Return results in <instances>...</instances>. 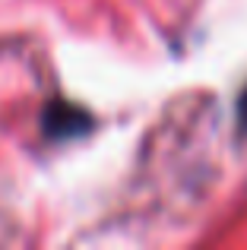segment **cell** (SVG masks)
Returning <instances> with one entry per match:
<instances>
[{
	"label": "cell",
	"mask_w": 247,
	"mask_h": 250,
	"mask_svg": "<svg viewBox=\"0 0 247 250\" xmlns=\"http://www.w3.org/2000/svg\"><path fill=\"white\" fill-rule=\"evenodd\" d=\"M238 117H241V127L247 130V92L241 95V104H238Z\"/></svg>",
	"instance_id": "cell-2"
},
{
	"label": "cell",
	"mask_w": 247,
	"mask_h": 250,
	"mask_svg": "<svg viewBox=\"0 0 247 250\" xmlns=\"http://www.w3.org/2000/svg\"><path fill=\"white\" fill-rule=\"evenodd\" d=\"M41 127L44 136H51V140H73V136H82L92 130V117L70 102H48L41 114Z\"/></svg>",
	"instance_id": "cell-1"
}]
</instances>
